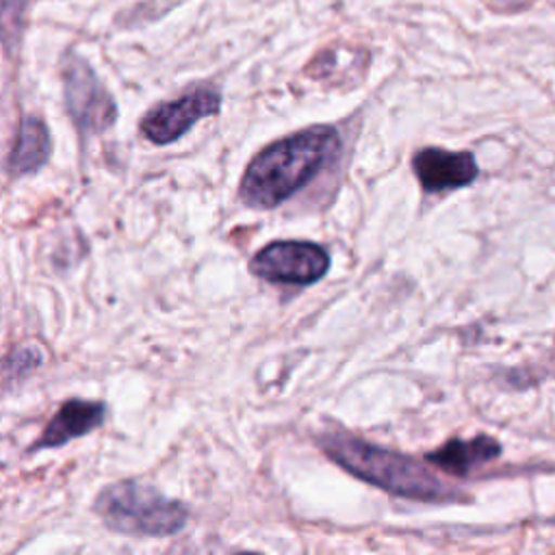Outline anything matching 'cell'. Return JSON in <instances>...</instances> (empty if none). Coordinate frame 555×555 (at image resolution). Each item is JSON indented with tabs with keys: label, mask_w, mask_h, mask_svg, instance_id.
<instances>
[{
	"label": "cell",
	"mask_w": 555,
	"mask_h": 555,
	"mask_svg": "<svg viewBox=\"0 0 555 555\" xmlns=\"http://www.w3.org/2000/svg\"><path fill=\"white\" fill-rule=\"evenodd\" d=\"M330 269L325 247L308 241H273L254 254L249 271L267 282L312 284Z\"/></svg>",
	"instance_id": "obj_4"
},
{
	"label": "cell",
	"mask_w": 555,
	"mask_h": 555,
	"mask_svg": "<svg viewBox=\"0 0 555 555\" xmlns=\"http://www.w3.org/2000/svg\"><path fill=\"white\" fill-rule=\"evenodd\" d=\"M332 126H310L262 147L247 165L238 195L249 208H273L304 189L338 152Z\"/></svg>",
	"instance_id": "obj_1"
},
{
	"label": "cell",
	"mask_w": 555,
	"mask_h": 555,
	"mask_svg": "<svg viewBox=\"0 0 555 555\" xmlns=\"http://www.w3.org/2000/svg\"><path fill=\"white\" fill-rule=\"evenodd\" d=\"M104 423V403L85 401V399H67L50 423L43 427L41 436L30 444L28 451L56 449L74 438H80Z\"/></svg>",
	"instance_id": "obj_8"
},
{
	"label": "cell",
	"mask_w": 555,
	"mask_h": 555,
	"mask_svg": "<svg viewBox=\"0 0 555 555\" xmlns=\"http://www.w3.org/2000/svg\"><path fill=\"white\" fill-rule=\"evenodd\" d=\"M221 108L219 91L210 87H197L178 100L163 102L150 108L141 119V132L156 145H167L180 139L202 117L217 115Z\"/></svg>",
	"instance_id": "obj_6"
},
{
	"label": "cell",
	"mask_w": 555,
	"mask_h": 555,
	"mask_svg": "<svg viewBox=\"0 0 555 555\" xmlns=\"http://www.w3.org/2000/svg\"><path fill=\"white\" fill-rule=\"evenodd\" d=\"M93 512L102 522L126 535H173L189 518V509L154 486L139 481H117L100 490Z\"/></svg>",
	"instance_id": "obj_3"
},
{
	"label": "cell",
	"mask_w": 555,
	"mask_h": 555,
	"mask_svg": "<svg viewBox=\"0 0 555 555\" xmlns=\"http://www.w3.org/2000/svg\"><path fill=\"white\" fill-rule=\"evenodd\" d=\"M52 141L46 124L39 117L26 115L20 121L15 143L9 154V173L26 176L37 171L50 156Z\"/></svg>",
	"instance_id": "obj_10"
},
{
	"label": "cell",
	"mask_w": 555,
	"mask_h": 555,
	"mask_svg": "<svg viewBox=\"0 0 555 555\" xmlns=\"http://www.w3.org/2000/svg\"><path fill=\"white\" fill-rule=\"evenodd\" d=\"M65 106L82 132H102L117 119V106L93 69L80 56H67L63 65Z\"/></svg>",
	"instance_id": "obj_5"
},
{
	"label": "cell",
	"mask_w": 555,
	"mask_h": 555,
	"mask_svg": "<svg viewBox=\"0 0 555 555\" xmlns=\"http://www.w3.org/2000/svg\"><path fill=\"white\" fill-rule=\"evenodd\" d=\"M39 351L33 349V347H20V349H13L7 360H4V379L9 382L11 375H22L30 369H35L39 364Z\"/></svg>",
	"instance_id": "obj_11"
},
{
	"label": "cell",
	"mask_w": 555,
	"mask_h": 555,
	"mask_svg": "<svg viewBox=\"0 0 555 555\" xmlns=\"http://www.w3.org/2000/svg\"><path fill=\"white\" fill-rule=\"evenodd\" d=\"M501 453V444L490 436H477L470 440L451 438L436 451H429L425 460L451 475L466 477L475 468L494 460Z\"/></svg>",
	"instance_id": "obj_9"
},
{
	"label": "cell",
	"mask_w": 555,
	"mask_h": 555,
	"mask_svg": "<svg viewBox=\"0 0 555 555\" xmlns=\"http://www.w3.org/2000/svg\"><path fill=\"white\" fill-rule=\"evenodd\" d=\"M319 444L323 453L347 473L395 496L414 501H453L462 496L421 462L399 451L371 444L351 434H325L319 438Z\"/></svg>",
	"instance_id": "obj_2"
},
{
	"label": "cell",
	"mask_w": 555,
	"mask_h": 555,
	"mask_svg": "<svg viewBox=\"0 0 555 555\" xmlns=\"http://www.w3.org/2000/svg\"><path fill=\"white\" fill-rule=\"evenodd\" d=\"M412 169L427 193L451 191L477 178V163L470 152L423 147L412 158Z\"/></svg>",
	"instance_id": "obj_7"
}]
</instances>
